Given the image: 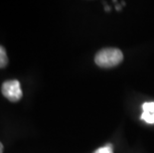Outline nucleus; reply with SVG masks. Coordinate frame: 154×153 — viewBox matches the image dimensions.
Wrapping results in <instances>:
<instances>
[{
    "label": "nucleus",
    "mask_w": 154,
    "mask_h": 153,
    "mask_svg": "<svg viewBox=\"0 0 154 153\" xmlns=\"http://www.w3.org/2000/svg\"><path fill=\"white\" fill-rule=\"evenodd\" d=\"M123 60V54L119 49L106 48L99 51L94 58V62L99 67L111 68L119 65Z\"/></svg>",
    "instance_id": "nucleus-1"
},
{
    "label": "nucleus",
    "mask_w": 154,
    "mask_h": 153,
    "mask_svg": "<svg viewBox=\"0 0 154 153\" xmlns=\"http://www.w3.org/2000/svg\"><path fill=\"white\" fill-rule=\"evenodd\" d=\"M1 90L3 96L10 102H18L19 99H21L23 96L20 83L17 80H11L4 82L2 84Z\"/></svg>",
    "instance_id": "nucleus-2"
},
{
    "label": "nucleus",
    "mask_w": 154,
    "mask_h": 153,
    "mask_svg": "<svg viewBox=\"0 0 154 153\" xmlns=\"http://www.w3.org/2000/svg\"><path fill=\"white\" fill-rule=\"evenodd\" d=\"M140 118L148 124H154V102L143 103L142 115L140 116Z\"/></svg>",
    "instance_id": "nucleus-3"
},
{
    "label": "nucleus",
    "mask_w": 154,
    "mask_h": 153,
    "mask_svg": "<svg viewBox=\"0 0 154 153\" xmlns=\"http://www.w3.org/2000/svg\"><path fill=\"white\" fill-rule=\"evenodd\" d=\"M8 65V57L4 47L0 46V68H5Z\"/></svg>",
    "instance_id": "nucleus-4"
},
{
    "label": "nucleus",
    "mask_w": 154,
    "mask_h": 153,
    "mask_svg": "<svg viewBox=\"0 0 154 153\" xmlns=\"http://www.w3.org/2000/svg\"><path fill=\"white\" fill-rule=\"evenodd\" d=\"M94 153H113L112 144L109 143V144L104 145V146H103V147L97 148Z\"/></svg>",
    "instance_id": "nucleus-5"
},
{
    "label": "nucleus",
    "mask_w": 154,
    "mask_h": 153,
    "mask_svg": "<svg viewBox=\"0 0 154 153\" xmlns=\"http://www.w3.org/2000/svg\"><path fill=\"white\" fill-rule=\"evenodd\" d=\"M0 153H3V145L1 142H0Z\"/></svg>",
    "instance_id": "nucleus-6"
}]
</instances>
